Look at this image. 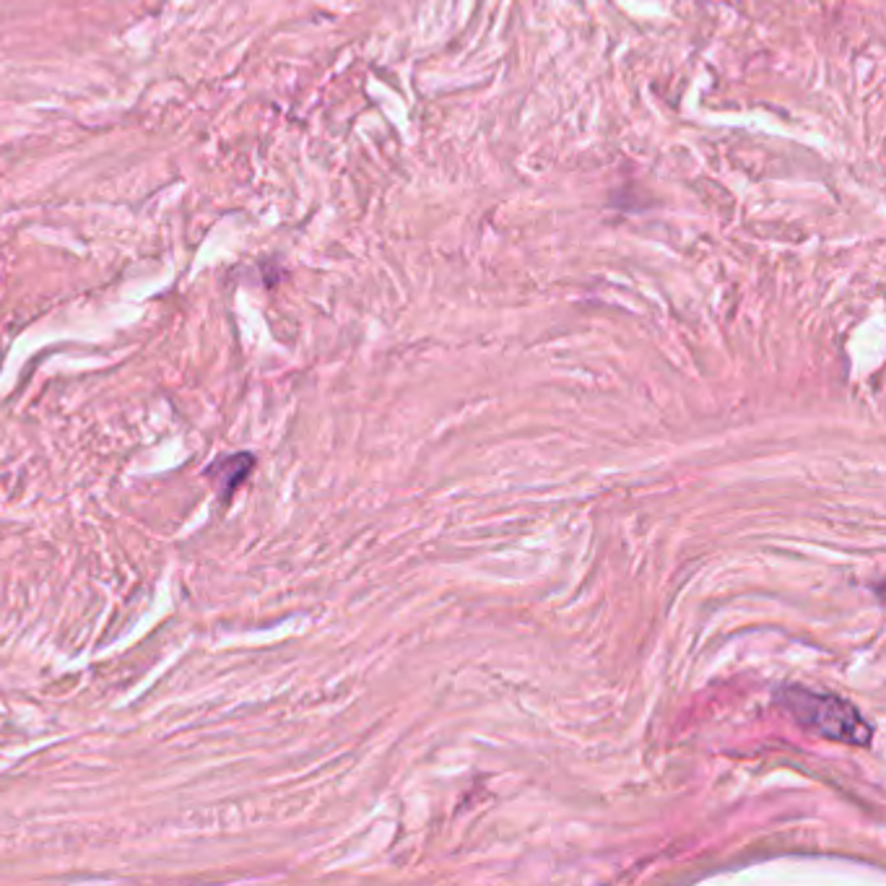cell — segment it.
I'll list each match as a JSON object with an SVG mask.
<instances>
[{"mask_svg": "<svg viewBox=\"0 0 886 886\" xmlns=\"http://www.w3.org/2000/svg\"><path fill=\"white\" fill-rule=\"evenodd\" d=\"M780 702L800 726L830 741L869 746L871 739H874V728L863 718V712L850 699L837 697V694L813 692V689L791 684L783 686Z\"/></svg>", "mask_w": 886, "mask_h": 886, "instance_id": "1", "label": "cell"}, {"mask_svg": "<svg viewBox=\"0 0 886 886\" xmlns=\"http://www.w3.org/2000/svg\"><path fill=\"white\" fill-rule=\"evenodd\" d=\"M253 465L255 458L251 452H237V455H227L221 458V461H216L214 465H208L206 474L219 478V495L229 497L234 495V489H237L247 476H251Z\"/></svg>", "mask_w": 886, "mask_h": 886, "instance_id": "2", "label": "cell"}]
</instances>
